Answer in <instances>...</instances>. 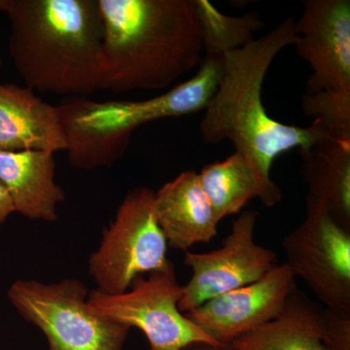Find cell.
I'll use <instances>...</instances> for the list:
<instances>
[{"label":"cell","mask_w":350,"mask_h":350,"mask_svg":"<svg viewBox=\"0 0 350 350\" xmlns=\"http://www.w3.org/2000/svg\"><path fill=\"white\" fill-rule=\"evenodd\" d=\"M214 349H215V347H211V345L196 344L189 345L188 347H186V349L183 350H214Z\"/></svg>","instance_id":"obj_21"},{"label":"cell","mask_w":350,"mask_h":350,"mask_svg":"<svg viewBox=\"0 0 350 350\" xmlns=\"http://www.w3.org/2000/svg\"><path fill=\"white\" fill-rule=\"evenodd\" d=\"M103 38L98 90H163L202 59L194 0H98Z\"/></svg>","instance_id":"obj_1"},{"label":"cell","mask_w":350,"mask_h":350,"mask_svg":"<svg viewBox=\"0 0 350 350\" xmlns=\"http://www.w3.org/2000/svg\"><path fill=\"white\" fill-rule=\"evenodd\" d=\"M15 213L12 199L8 191L0 182V225L3 224L11 214Z\"/></svg>","instance_id":"obj_20"},{"label":"cell","mask_w":350,"mask_h":350,"mask_svg":"<svg viewBox=\"0 0 350 350\" xmlns=\"http://www.w3.org/2000/svg\"><path fill=\"white\" fill-rule=\"evenodd\" d=\"M322 332L323 308L297 287L276 319L229 345L237 350H326Z\"/></svg>","instance_id":"obj_16"},{"label":"cell","mask_w":350,"mask_h":350,"mask_svg":"<svg viewBox=\"0 0 350 350\" xmlns=\"http://www.w3.org/2000/svg\"><path fill=\"white\" fill-rule=\"evenodd\" d=\"M299 152L306 197L350 231V144L324 139Z\"/></svg>","instance_id":"obj_15"},{"label":"cell","mask_w":350,"mask_h":350,"mask_svg":"<svg viewBox=\"0 0 350 350\" xmlns=\"http://www.w3.org/2000/svg\"><path fill=\"white\" fill-rule=\"evenodd\" d=\"M297 286L286 264L257 282L232 290L184 313L221 347L276 319Z\"/></svg>","instance_id":"obj_9"},{"label":"cell","mask_w":350,"mask_h":350,"mask_svg":"<svg viewBox=\"0 0 350 350\" xmlns=\"http://www.w3.org/2000/svg\"><path fill=\"white\" fill-rule=\"evenodd\" d=\"M295 25L293 18H287L262 38L223 56L222 80L200 125L206 144L231 142L252 161L269 187L278 186L271 177L278 157L330 139L317 122L306 128L286 125L271 118L262 105V84L271 64L298 40Z\"/></svg>","instance_id":"obj_2"},{"label":"cell","mask_w":350,"mask_h":350,"mask_svg":"<svg viewBox=\"0 0 350 350\" xmlns=\"http://www.w3.org/2000/svg\"><path fill=\"white\" fill-rule=\"evenodd\" d=\"M154 198L155 191L147 187L130 191L103 230L100 245L88 262L89 275L103 293H123L138 276L169 261V245L157 222Z\"/></svg>","instance_id":"obj_6"},{"label":"cell","mask_w":350,"mask_h":350,"mask_svg":"<svg viewBox=\"0 0 350 350\" xmlns=\"http://www.w3.org/2000/svg\"><path fill=\"white\" fill-rule=\"evenodd\" d=\"M89 293L77 278L53 283L19 280L7 296L21 317L45 335L49 350H123L130 327L93 312Z\"/></svg>","instance_id":"obj_4"},{"label":"cell","mask_w":350,"mask_h":350,"mask_svg":"<svg viewBox=\"0 0 350 350\" xmlns=\"http://www.w3.org/2000/svg\"><path fill=\"white\" fill-rule=\"evenodd\" d=\"M157 222L170 247L187 251L217 236L219 221L194 170L182 172L155 192Z\"/></svg>","instance_id":"obj_12"},{"label":"cell","mask_w":350,"mask_h":350,"mask_svg":"<svg viewBox=\"0 0 350 350\" xmlns=\"http://www.w3.org/2000/svg\"><path fill=\"white\" fill-rule=\"evenodd\" d=\"M297 53L312 70L306 91L350 89V1L308 0L296 25Z\"/></svg>","instance_id":"obj_10"},{"label":"cell","mask_w":350,"mask_h":350,"mask_svg":"<svg viewBox=\"0 0 350 350\" xmlns=\"http://www.w3.org/2000/svg\"><path fill=\"white\" fill-rule=\"evenodd\" d=\"M0 68H1V59H0Z\"/></svg>","instance_id":"obj_23"},{"label":"cell","mask_w":350,"mask_h":350,"mask_svg":"<svg viewBox=\"0 0 350 350\" xmlns=\"http://www.w3.org/2000/svg\"><path fill=\"white\" fill-rule=\"evenodd\" d=\"M258 215L256 211H246L234 219L231 232L217 250L186 252L184 262L192 271V276L182 286L178 304L182 313L257 282L278 266L275 253L255 241Z\"/></svg>","instance_id":"obj_8"},{"label":"cell","mask_w":350,"mask_h":350,"mask_svg":"<svg viewBox=\"0 0 350 350\" xmlns=\"http://www.w3.org/2000/svg\"><path fill=\"white\" fill-rule=\"evenodd\" d=\"M214 350H237V349H232L231 345H223V347H215V349H214Z\"/></svg>","instance_id":"obj_22"},{"label":"cell","mask_w":350,"mask_h":350,"mask_svg":"<svg viewBox=\"0 0 350 350\" xmlns=\"http://www.w3.org/2000/svg\"><path fill=\"white\" fill-rule=\"evenodd\" d=\"M290 271L325 308L350 315V231L306 197V217L282 239Z\"/></svg>","instance_id":"obj_7"},{"label":"cell","mask_w":350,"mask_h":350,"mask_svg":"<svg viewBox=\"0 0 350 350\" xmlns=\"http://www.w3.org/2000/svg\"><path fill=\"white\" fill-rule=\"evenodd\" d=\"M0 182L12 199L15 213L31 220H57L66 193L56 181L54 153L0 152Z\"/></svg>","instance_id":"obj_13"},{"label":"cell","mask_w":350,"mask_h":350,"mask_svg":"<svg viewBox=\"0 0 350 350\" xmlns=\"http://www.w3.org/2000/svg\"><path fill=\"white\" fill-rule=\"evenodd\" d=\"M66 150L59 107L29 88L0 84V152Z\"/></svg>","instance_id":"obj_11"},{"label":"cell","mask_w":350,"mask_h":350,"mask_svg":"<svg viewBox=\"0 0 350 350\" xmlns=\"http://www.w3.org/2000/svg\"><path fill=\"white\" fill-rule=\"evenodd\" d=\"M9 54L25 87L66 98L98 90L103 20L98 0H9Z\"/></svg>","instance_id":"obj_3"},{"label":"cell","mask_w":350,"mask_h":350,"mask_svg":"<svg viewBox=\"0 0 350 350\" xmlns=\"http://www.w3.org/2000/svg\"><path fill=\"white\" fill-rule=\"evenodd\" d=\"M301 107L306 116L323 126L330 139L350 144V89L305 90Z\"/></svg>","instance_id":"obj_18"},{"label":"cell","mask_w":350,"mask_h":350,"mask_svg":"<svg viewBox=\"0 0 350 350\" xmlns=\"http://www.w3.org/2000/svg\"><path fill=\"white\" fill-rule=\"evenodd\" d=\"M194 5L206 55L223 57L241 49L254 40L255 33L264 27L255 12L234 17L220 12L208 0H194Z\"/></svg>","instance_id":"obj_17"},{"label":"cell","mask_w":350,"mask_h":350,"mask_svg":"<svg viewBox=\"0 0 350 350\" xmlns=\"http://www.w3.org/2000/svg\"><path fill=\"white\" fill-rule=\"evenodd\" d=\"M182 286L169 260L163 268L138 276L123 293L90 292L88 304L100 317L139 329L150 350H183L196 344L221 347L179 310Z\"/></svg>","instance_id":"obj_5"},{"label":"cell","mask_w":350,"mask_h":350,"mask_svg":"<svg viewBox=\"0 0 350 350\" xmlns=\"http://www.w3.org/2000/svg\"><path fill=\"white\" fill-rule=\"evenodd\" d=\"M198 176L219 222L241 213L255 198L267 207L282 200V189L267 185L252 161L239 151L224 161L206 165Z\"/></svg>","instance_id":"obj_14"},{"label":"cell","mask_w":350,"mask_h":350,"mask_svg":"<svg viewBox=\"0 0 350 350\" xmlns=\"http://www.w3.org/2000/svg\"><path fill=\"white\" fill-rule=\"evenodd\" d=\"M322 342L326 350H350V315L323 308Z\"/></svg>","instance_id":"obj_19"}]
</instances>
